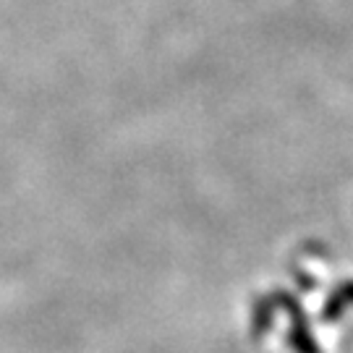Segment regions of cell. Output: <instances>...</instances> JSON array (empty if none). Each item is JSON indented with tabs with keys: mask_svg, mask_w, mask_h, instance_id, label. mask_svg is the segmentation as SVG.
Listing matches in <instances>:
<instances>
[{
	"mask_svg": "<svg viewBox=\"0 0 353 353\" xmlns=\"http://www.w3.org/2000/svg\"><path fill=\"white\" fill-rule=\"evenodd\" d=\"M353 303V283H348L345 288H341L335 296H330L327 306H325V319H335V316L341 314L345 306H351Z\"/></svg>",
	"mask_w": 353,
	"mask_h": 353,
	"instance_id": "2",
	"label": "cell"
},
{
	"mask_svg": "<svg viewBox=\"0 0 353 353\" xmlns=\"http://www.w3.org/2000/svg\"><path fill=\"white\" fill-rule=\"evenodd\" d=\"M280 303H283V306L290 312V316H293V327H290V345L296 348V353H319V345H316L314 338L309 335V325H306L303 314L299 312L296 301H293L290 296H280Z\"/></svg>",
	"mask_w": 353,
	"mask_h": 353,
	"instance_id": "1",
	"label": "cell"
}]
</instances>
